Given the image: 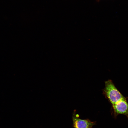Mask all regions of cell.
Instances as JSON below:
<instances>
[{"label": "cell", "mask_w": 128, "mask_h": 128, "mask_svg": "<svg viewBox=\"0 0 128 128\" xmlns=\"http://www.w3.org/2000/svg\"><path fill=\"white\" fill-rule=\"evenodd\" d=\"M103 92L112 107L127 101L125 98L118 90L111 80H109L105 82Z\"/></svg>", "instance_id": "6da1fadb"}, {"label": "cell", "mask_w": 128, "mask_h": 128, "mask_svg": "<svg viewBox=\"0 0 128 128\" xmlns=\"http://www.w3.org/2000/svg\"><path fill=\"white\" fill-rule=\"evenodd\" d=\"M73 126L74 128H92L96 124V122L92 121L88 119H82L79 115L74 111L72 117Z\"/></svg>", "instance_id": "7a4b0ae2"}]
</instances>
